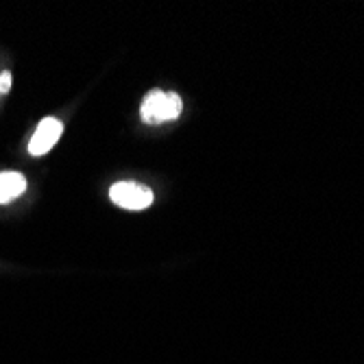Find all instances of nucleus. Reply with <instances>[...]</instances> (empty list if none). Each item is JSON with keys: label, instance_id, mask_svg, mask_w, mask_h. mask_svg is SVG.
I'll list each match as a JSON object with an SVG mask.
<instances>
[{"label": "nucleus", "instance_id": "f03ea898", "mask_svg": "<svg viewBox=\"0 0 364 364\" xmlns=\"http://www.w3.org/2000/svg\"><path fill=\"white\" fill-rule=\"evenodd\" d=\"M109 198L124 210H144L153 203V190L142 183L120 181V183L112 186Z\"/></svg>", "mask_w": 364, "mask_h": 364}, {"label": "nucleus", "instance_id": "f257e3e1", "mask_svg": "<svg viewBox=\"0 0 364 364\" xmlns=\"http://www.w3.org/2000/svg\"><path fill=\"white\" fill-rule=\"evenodd\" d=\"M181 114V98L179 94L171 92H161V90H153L146 94L140 116L146 124H159L166 120H175Z\"/></svg>", "mask_w": 364, "mask_h": 364}, {"label": "nucleus", "instance_id": "20e7f679", "mask_svg": "<svg viewBox=\"0 0 364 364\" xmlns=\"http://www.w3.org/2000/svg\"><path fill=\"white\" fill-rule=\"evenodd\" d=\"M26 190V179L20 173H0V203H9Z\"/></svg>", "mask_w": 364, "mask_h": 364}, {"label": "nucleus", "instance_id": "7ed1b4c3", "mask_svg": "<svg viewBox=\"0 0 364 364\" xmlns=\"http://www.w3.org/2000/svg\"><path fill=\"white\" fill-rule=\"evenodd\" d=\"M61 131H63V127L57 118H44L31 138V144H28L31 155H46L61 138Z\"/></svg>", "mask_w": 364, "mask_h": 364}, {"label": "nucleus", "instance_id": "39448f33", "mask_svg": "<svg viewBox=\"0 0 364 364\" xmlns=\"http://www.w3.org/2000/svg\"><path fill=\"white\" fill-rule=\"evenodd\" d=\"M9 87H11V75L9 73H3V75H0V94L9 92Z\"/></svg>", "mask_w": 364, "mask_h": 364}]
</instances>
